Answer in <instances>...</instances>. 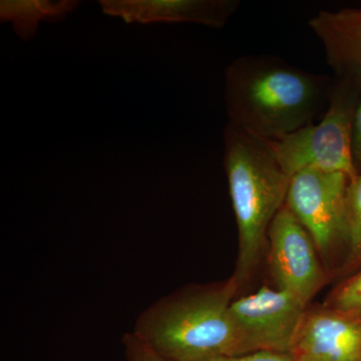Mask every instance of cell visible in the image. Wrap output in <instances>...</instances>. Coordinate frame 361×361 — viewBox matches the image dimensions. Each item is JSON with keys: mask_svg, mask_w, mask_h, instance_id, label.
Here are the masks:
<instances>
[{"mask_svg": "<svg viewBox=\"0 0 361 361\" xmlns=\"http://www.w3.org/2000/svg\"><path fill=\"white\" fill-rule=\"evenodd\" d=\"M268 243V265L277 289L308 305L324 283V269L310 233L285 205L271 223Z\"/></svg>", "mask_w": 361, "mask_h": 361, "instance_id": "cell-6", "label": "cell"}, {"mask_svg": "<svg viewBox=\"0 0 361 361\" xmlns=\"http://www.w3.org/2000/svg\"><path fill=\"white\" fill-rule=\"evenodd\" d=\"M361 9V8H360Z\"/></svg>", "mask_w": 361, "mask_h": 361, "instance_id": "cell-17", "label": "cell"}, {"mask_svg": "<svg viewBox=\"0 0 361 361\" xmlns=\"http://www.w3.org/2000/svg\"><path fill=\"white\" fill-rule=\"evenodd\" d=\"M307 305L295 296L267 287L234 299L230 306L247 353L260 350L290 353Z\"/></svg>", "mask_w": 361, "mask_h": 361, "instance_id": "cell-7", "label": "cell"}, {"mask_svg": "<svg viewBox=\"0 0 361 361\" xmlns=\"http://www.w3.org/2000/svg\"><path fill=\"white\" fill-rule=\"evenodd\" d=\"M122 343L127 361H170L157 353L133 331L123 334Z\"/></svg>", "mask_w": 361, "mask_h": 361, "instance_id": "cell-14", "label": "cell"}, {"mask_svg": "<svg viewBox=\"0 0 361 361\" xmlns=\"http://www.w3.org/2000/svg\"><path fill=\"white\" fill-rule=\"evenodd\" d=\"M310 27L322 42L326 61L336 78L361 87V9L320 11Z\"/></svg>", "mask_w": 361, "mask_h": 361, "instance_id": "cell-10", "label": "cell"}, {"mask_svg": "<svg viewBox=\"0 0 361 361\" xmlns=\"http://www.w3.org/2000/svg\"><path fill=\"white\" fill-rule=\"evenodd\" d=\"M290 353L296 361H361V319L330 306L307 308Z\"/></svg>", "mask_w": 361, "mask_h": 361, "instance_id": "cell-8", "label": "cell"}, {"mask_svg": "<svg viewBox=\"0 0 361 361\" xmlns=\"http://www.w3.org/2000/svg\"><path fill=\"white\" fill-rule=\"evenodd\" d=\"M358 92L360 87L355 82L334 78L329 106L319 123H311L267 141L289 177L304 169L341 172L350 180L358 175L351 149V127Z\"/></svg>", "mask_w": 361, "mask_h": 361, "instance_id": "cell-4", "label": "cell"}, {"mask_svg": "<svg viewBox=\"0 0 361 361\" xmlns=\"http://www.w3.org/2000/svg\"><path fill=\"white\" fill-rule=\"evenodd\" d=\"M348 245L351 259H361V174L349 180L346 193Z\"/></svg>", "mask_w": 361, "mask_h": 361, "instance_id": "cell-12", "label": "cell"}, {"mask_svg": "<svg viewBox=\"0 0 361 361\" xmlns=\"http://www.w3.org/2000/svg\"><path fill=\"white\" fill-rule=\"evenodd\" d=\"M223 142V165L239 238L238 258L231 278L240 288L260 260L271 223L285 205L290 177L265 140L228 122Z\"/></svg>", "mask_w": 361, "mask_h": 361, "instance_id": "cell-3", "label": "cell"}, {"mask_svg": "<svg viewBox=\"0 0 361 361\" xmlns=\"http://www.w3.org/2000/svg\"><path fill=\"white\" fill-rule=\"evenodd\" d=\"M106 16L128 25L195 23L222 28L238 11V0H101Z\"/></svg>", "mask_w": 361, "mask_h": 361, "instance_id": "cell-9", "label": "cell"}, {"mask_svg": "<svg viewBox=\"0 0 361 361\" xmlns=\"http://www.w3.org/2000/svg\"><path fill=\"white\" fill-rule=\"evenodd\" d=\"M204 361H296L290 353L260 350L231 357H216Z\"/></svg>", "mask_w": 361, "mask_h": 361, "instance_id": "cell-16", "label": "cell"}, {"mask_svg": "<svg viewBox=\"0 0 361 361\" xmlns=\"http://www.w3.org/2000/svg\"><path fill=\"white\" fill-rule=\"evenodd\" d=\"M351 149L353 161L358 174H361V87L353 111V127H351Z\"/></svg>", "mask_w": 361, "mask_h": 361, "instance_id": "cell-15", "label": "cell"}, {"mask_svg": "<svg viewBox=\"0 0 361 361\" xmlns=\"http://www.w3.org/2000/svg\"><path fill=\"white\" fill-rule=\"evenodd\" d=\"M350 178L341 172L304 169L290 178L285 206L310 233L324 260L348 244L346 193Z\"/></svg>", "mask_w": 361, "mask_h": 361, "instance_id": "cell-5", "label": "cell"}, {"mask_svg": "<svg viewBox=\"0 0 361 361\" xmlns=\"http://www.w3.org/2000/svg\"><path fill=\"white\" fill-rule=\"evenodd\" d=\"M78 6L75 0H1L0 20L11 23L14 33L27 42L37 35L42 21L65 20Z\"/></svg>", "mask_w": 361, "mask_h": 361, "instance_id": "cell-11", "label": "cell"}, {"mask_svg": "<svg viewBox=\"0 0 361 361\" xmlns=\"http://www.w3.org/2000/svg\"><path fill=\"white\" fill-rule=\"evenodd\" d=\"M327 306L361 319V271L336 289Z\"/></svg>", "mask_w": 361, "mask_h": 361, "instance_id": "cell-13", "label": "cell"}, {"mask_svg": "<svg viewBox=\"0 0 361 361\" xmlns=\"http://www.w3.org/2000/svg\"><path fill=\"white\" fill-rule=\"evenodd\" d=\"M334 78L272 54H245L225 70L229 123L271 141L313 123L329 104Z\"/></svg>", "mask_w": 361, "mask_h": 361, "instance_id": "cell-1", "label": "cell"}, {"mask_svg": "<svg viewBox=\"0 0 361 361\" xmlns=\"http://www.w3.org/2000/svg\"><path fill=\"white\" fill-rule=\"evenodd\" d=\"M238 290L230 278L163 297L142 311L133 332L170 361L247 355L230 312Z\"/></svg>", "mask_w": 361, "mask_h": 361, "instance_id": "cell-2", "label": "cell"}]
</instances>
